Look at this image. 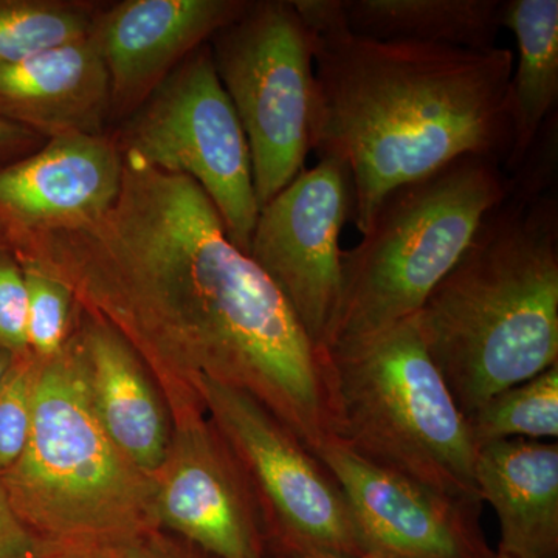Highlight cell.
Listing matches in <instances>:
<instances>
[{
	"label": "cell",
	"instance_id": "22",
	"mask_svg": "<svg viewBox=\"0 0 558 558\" xmlns=\"http://www.w3.org/2000/svg\"><path fill=\"white\" fill-rule=\"evenodd\" d=\"M27 289L28 354L38 362L57 357L78 329L81 310L72 290L31 260L20 259Z\"/></svg>",
	"mask_w": 558,
	"mask_h": 558
},
{
	"label": "cell",
	"instance_id": "26",
	"mask_svg": "<svg viewBox=\"0 0 558 558\" xmlns=\"http://www.w3.org/2000/svg\"><path fill=\"white\" fill-rule=\"evenodd\" d=\"M0 558H39V548L11 506L0 481Z\"/></svg>",
	"mask_w": 558,
	"mask_h": 558
},
{
	"label": "cell",
	"instance_id": "3",
	"mask_svg": "<svg viewBox=\"0 0 558 558\" xmlns=\"http://www.w3.org/2000/svg\"><path fill=\"white\" fill-rule=\"evenodd\" d=\"M557 149L558 123L549 120L416 314L465 418L558 363Z\"/></svg>",
	"mask_w": 558,
	"mask_h": 558
},
{
	"label": "cell",
	"instance_id": "10",
	"mask_svg": "<svg viewBox=\"0 0 558 558\" xmlns=\"http://www.w3.org/2000/svg\"><path fill=\"white\" fill-rule=\"evenodd\" d=\"M347 168L319 159L259 209L248 256L325 349L340 293V234L351 219Z\"/></svg>",
	"mask_w": 558,
	"mask_h": 558
},
{
	"label": "cell",
	"instance_id": "4",
	"mask_svg": "<svg viewBox=\"0 0 558 558\" xmlns=\"http://www.w3.org/2000/svg\"><path fill=\"white\" fill-rule=\"evenodd\" d=\"M38 365L31 438L0 481L17 519L38 543L39 558L57 550L110 553L159 527L153 476L110 440L95 417L73 337L61 354Z\"/></svg>",
	"mask_w": 558,
	"mask_h": 558
},
{
	"label": "cell",
	"instance_id": "5",
	"mask_svg": "<svg viewBox=\"0 0 558 558\" xmlns=\"http://www.w3.org/2000/svg\"><path fill=\"white\" fill-rule=\"evenodd\" d=\"M325 351L332 438L379 468L481 502L468 418L429 357L416 315Z\"/></svg>",
	"mask_w": 558,
	"mask_h": 558
},
{
	"label": "cell",
	"instance_id": "7",
	"mask_svg": "<svg viewBox=\"0 0 558 558\" xmlns=\"http://www.w3.org/2000/svg\"><path fill=\"white\" fill-rule=\"evenodd\" d=\"M208 44L247 137L260 209L304 170L311 153L314 39L292 0H247Z\"/></svg>",
	"mask_w": 558,
	"mask_h": 558
},
{
	"label": "cell",
	"instance_id": "9",
	"mask_svg": "<svg viewBox=\"0 0 558 558\" xmlns=\"http://www.w3.org/2000/svg\"><path fill=\"white\" fill-rule=\"evenodd\" d=\"M199 392L205 414L247 476L267 554H366L336 476L281 421L240 389L204 380Z\"/></svg>",
	"mask_w": 558,
	"mask_h": 558
},
{
	"label": "cell",
	"instance_id": "18",
	"mask_svg": "<svg viewBox=\"0 0 558 558\" xmlns=\"http://www.w3.org/2000/svg\"><path fill=\"white\" fill-rule=\"evenodd\" d=\"M501 27L515 35L519 64L509 83L512 146L502 170L512 174L538 137L543 124L557 112L558 2L502 0Z\"/></svg>",
	"mask_w": 558,
	"mask_h": 558
},
{
	"label": "cell",
	"instance_id": "29",
	"mask_svg": "<svg viewBox=\"0 0 558 558\" xmlns=\"http://www.w3.org/2000/svg\"><path fill=\"white\" fill-rule=\"evenodd\" d=\"M43 558H109V553L100 550H57L46 554Z\"/></svg>",
	"mask_w": 558,
	"mask_h": 558
},
{
	"label": "cell",
	"instance_id": "31",
	"mask_svg": "<svg viewBox=\"0 0 558 558\" xmlns=\"http://www.w3.org/2000/svg\"><path fill=\"white\" fill-rule=\"evenodd\" d=\"M497 558H510L508 556H501V554H497Z\"/></svg>",
	"mask_w": 558,
	"mask_h": 558
},
{
	"label": "cell",
	"instance_id": "17",
	"mask_svg": "<svg viewBox=\"0 0 558 558\" xmlns=\"http://www.w3.org/2000/svg\"><path fill=\"white\" fill-rule=\"evenodd\" d=\"M481 502L497 513L498 553L510 558L558 557V444L506 439L476 449Z\"/></svg>",
	"mask_w": 558,
	"mask_h": 558
},
{
	"label": "cell",
	"instance_id": "28",
	"mask_svg": "<svg viewBox=\"0 0 558 558\" xmlns=\"http://www.w3.org/2000/svg\"><path fill=\"white\" fill-rule=\"evenodd\" d=\"M267 558H395L381 556V554H363L357 557L336 556V554L319 553V550H306V553L267 554Z\"/></svg>",
	"mask_w": 558,
	"mask_h": 558
},
{
	"label": "cell",
	"instance_id": "27",
	"mask_svg": "<svg viewBox=\"0 0 558 558\" xmlns=\"http://www.w3.org/2000/svg\"><path fill=\"white\" fill-rule=\"evenodd\" d=\"M44 143H46V138L35 132L0 119V163L5 165L22 159V157L35 153Z\"/></svg>",
	"mask_w": 558,
	"mask_h": 558
},
{
	"label": "cell",
	"instance_id": "8",
	"mask_svg": "<svg viewBox=\"0 0 558 558\" xmlns=\"http://www.w3.org/2000/svg\"><path fill=\"white\" fill-rule=\"evenodd\" d=\"M110 135L123 156L193 179L215 205L227 236L248 255L259 216L252 157L208 43L180 62Z\"/></svg>",
	"mask_w": 558,
	"mask_h": 558
},
{
	"label": "cell",
	"instance_id": "2",
	"mask_svg": "<svg viewBox=\"0 0 558 558\" xmlns=\"http://www.w3.org/2000/svg\"><path fill=\"white\" fill-rule=\"evenodd\" d=\"M292 2L314 39L311 150L347 168L360 234L391 191L459 157L505 165L512 51L362 38L341 0Z\"/></svg>",
	"mask_w": 558,
	"mask_h": 558
},
{
	"label": "cell",
	"instance_id": "25",
	"mask_svg": "<svg viewBox=\"0 0 558 558\" xmlns=\"http://www.w3.org/2000/svg\"><path fill=\"white\" fill-rule=\"evenodd\" d=\"M109 558H216L193 543L165 531L150 529L109 553Z\"/></svg>",
	"mask_w": 558,
	"mask_h": 558
},
{
	"label": "cell",
	"instance_id": "24",
	"mask_svg": "<svg viewBox=\"0 0 558 558\" xmlns=\"http://www.w3.org/2000/svg\"><path fill=\"white\" fill-rule=\"evenodd\" d=\"M27 289L24 270L14 250L0 241V347L16 357L28 354Z\"/></svg>",
	"mask_w": 558,
	"mask_h": 558
},
{
	"label": "cell",
	"instance_id": "11",
	"mask_svg": "<svg viewBox=\"0 0 558 558\" xmlns=\"http://www.w3.org/2000/svg\"><path fill=\"white\" fill-rule=\"evenodd\" d=\"M153 484L159 527L216 558H267L247 476L207 414L172 418L170 444Z\"/></svg>",
	"mask_w": 558,
	"mask_h": 558
},
{
	"label": "cell",
	"instance_id": "14",
	"mask_svg": "<svg viewBox=\"0 0 558 558\" xmlns=\"http://www.w3.org/2000/svg\"><path fill=\"white\" fill-rule=\"evenodd\" d=\"M123 172L110 132L49 138L0 165V240L94 222L119 197Z\"/></svg>",
	"mask_w": 558,
	"mask_h": 558
},
{
	"label": "cell",
	"instance_id": "20",
	"mask_svg": "<svg viewBox=\"0 0 558 558\" xmlns=\"http://www.w3.org/2000/svg\"><path fill=\"white\" fill-rule=\"evenodd\" d=\"M101 3L0 0V64L87 38Z\"/></svg>",
	"mask_w": 558,
	"mask_h": 558
},
{
	"label": "cell",
	"instance_id": "13",
	"mask_svg": "<svg viewBox=\"0 0 558 558\" xmlns=\"http://www.w3.org/2000/svg\"><path fill=\"white\" fill-rule=\"evenodd\" d=\"M245 5L247 0H123L101 5L89 35L109 73L110 126L126 120Z\"/></svg>",
	"mask_w": 558,
	"mask_h": 558
},
{
	"label": "cell",
	"instance_id": "16",
	"mask_svg": "<svg viewBox=\"0 0 558 558\" xmlns=\"http://www.w3.org/2000/svg\"><path fill=\"white\" fill-rule=\"evenodd\" d=\"M0 119L46 140L109 132V73L95 39L0 64Z\"/></svg>",
	"mask_w": 558,
	"mask_h": 558
},
{
	"label": "cell",
	"instance_id": "23",
	"mask_svg": "<svg viewBox=\"0 0 558 558\" xmlns=\"http://www.w3.org/2000/svg\"><path fill=\"white\" fill-rule=\"evenodd\" d=\"M38 369L31 354L22 355L0 384V476L20 461L31 438Z\"/></svg>",
	"mask_w": 558,
	"mask_h": 558
},
{
	"label": "cell",
	"instance_id": "30",
	"mask_svg": "<svg viewBox=\"0 0 558 558\" xmlns=\"http://www.w3.org/2000/svg\"><path fill=\"white\" fill-rule=\"evenodd\" d=\"M16 355L10 352L9 349L0 347V384L5 379L7 374L11 369V366L16 362Z\"/></svg>",
	"mask_w": 558,
	"mask_h": 558
},
{
	"label": "cell",
	"instance_id": "19",
	"mask_svg": "<svg viewBox=\"0 0 558 558\" xmlns=\"http://www.w3.org/2000/svg\"><path fill=\"white\" fill-rule=\"evenodd\" d=\"M502 0H341L349 32L374 40L495 49Z\"/></svg>",
	"mask_w": 558,
	"mask_h": 558
},
{
	"label": "cell",
	"instance_id": "21",
	"mask_svg": "<svg viewBox=\"0 0 558 558\" xmlns=\"http://www.w3.org/2000/svg\"><path fill=\"white\" fill-rule=\"evenodd\" d=\"M476 449L506 439H557L558 363L498 392L468 417Z\"/></svg>",
	"mask_w": 558,
	"mask_h": 558
},
{
	"label": "cell",
	"instance_id": "12",
	"mask_svg": "<svg viewBox=\"0 0 558 558\" xmlns=\"http://www.w3.org/2000/svg\"><path fill=\"white\" fill-rule=\"evenodd\" d=\"M314 454L347 495L366 554L395 558H497L481 529V502L449 497L379 468L332 436Z\"/></svg>",
	"mask_w": 558,
	"mask_h": 558
},
{
	"label": "cell",
	"instance_id": "15",
	"mask_svg": "<svg viewBox=\"0 0 558 558\" xmlns=\"http://www.w3.org/2000/svg\"><path fill=\"white\" fill-rule=\"evenodd\" d=\"M73 348L95 417L110 440L153 476L172 433L170 407L153 373L123 336L86 311Z\"/></svg>",
	"mask_w": 558,
	"mask_h": 558
},
{
	"label": "cell",
	"instance_id": "1",
	"mask_svg": "<svg viewBox=\"0 0 558 558\" xmlns=\"http://www.w3.org/2000/svg\"><path fill=\"white\" fill-rule=\"evenodd\" d=\"M124 157L112 207L75 229L0 240L64 282L137 351L171 417L205 413L201 384L240 389L304 444L329 428L326 351L227 236L193 179Z\"/></svg>",
	"mask_w": 558,
	"mask_h": 558
},
{
	"label": "cell",
	"instance_id": "6",
	"mask_svg": "<svg viewBox=\"0 0 558 558\" xmlns=\"http://www.w3.org/2000/svg\"><path fill=\"white\" fill-rule=\"evenodd\" d=\"M508 190L499 161L462 156L391 191L362 241L341 250L339 301L325 349L376 336L416 315Z\"/></svg>",
	"mask_w": 558,
	"mask_h": 558
}]
</instances>
